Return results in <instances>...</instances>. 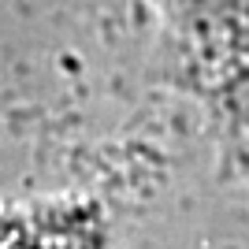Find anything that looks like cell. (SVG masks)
I'll list each match as a JSON object with an SVG mask.
<instances>
[{
	"instance_id": "1",
	"label": "cell",
	"mask_w": 249,
	"mask_h": 249,
	"mask_svg": "<svg viewBox=\"0 0 249 249\" xmlns=\"http://www.w3.org/2000/svg\"><path fill=\"white\" fill-rule=\"evenodd\" d=\"M0 249H93V231L74 212H0Z\"/></svg>"
}]
</instances>
